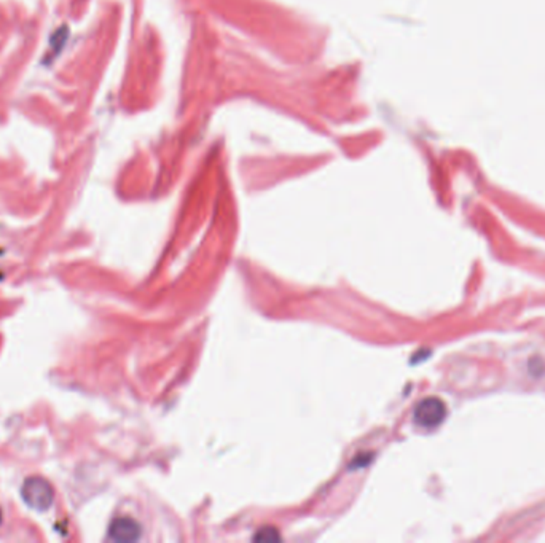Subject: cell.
I'll return each instance as SVG.
<instances>
[{
	"label": "cell",
	"instance_id": "3",
	"mask_svg": "<svg viewBox=\"0 0 545 543\" xmlns=\"http://www.w3.org/2000/svg\"><path fill=\"white\" fill-rule=\"evenodd\" d=\"M140 537V526L131 518H118L110 524L109 539L113 542H136Z\"/></svg>",
	"mask_w": 545,
	"mask_h": 543
},
{
	"label": "cell",
	"instance_id": "5",
	"mask_svg": "<svg viewBox=\"0 0 545 543\" xmlns=\"http://www.w3.org/2000/svg\"><path fill=\"white\" fill-rule=\"evenodd\" d=\"M254 540H260V542H271V540H279V534L276 532V529L271 527H265L255 534Z\"/></svg>",
	"mask_w": 545,
	"mask_h": 543
},
{
	"label": "cell",
	"instance_id": "4",
	"mask_svg": "<svg viewBox=\"0 0 545 543\" xmlns=\"http://www.w3.org/2000/svg\"><path fill=\"white\" fill-rule=\"evenodd\" d=\"M67 38H69V29H67V26H61V28L58 31L53 32V36L50 38V46H51V59L56 58L61 50L64 48V45L67 42ZM50 59V61H51Z\"/></svg>",
	"mask_w": 545,
	"mask_h": 543
},
{
	"label": "cell",
	"instance_id": "2",
	"mask_svg": "<svg viewBox=\"0 0 545 543\" xmlns=\"http://www.w3.org/2000/svg\"><path fill=\"white\" fill-rule=\"evenodd\" d=\"M445 405L439 399H426L415 408V422L424 428H434L445 418Z\"/></svg>",
	"mask_w": 545,
	"mask_h": 543
},
{
	"label": "cell",
	"instance_id": "1",
	"mask_svg": "<svg viewBox=\"0 0 545 543\" xmlns=\"http://www.w3.org/2000/svg\"><path fill=\"white\" fill-rule=\"evenodd\" d=\"M23 500L37 512H46L53 505L55 492L50 483L43 478H29L23 485Z\"/></svg>",
	"mask_w": 545,
	"mask_h": 543
}]
</instances>
